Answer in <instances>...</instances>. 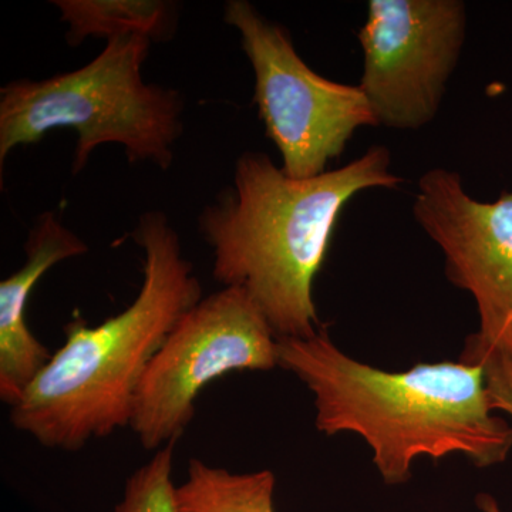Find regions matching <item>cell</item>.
Returning <instances> with one entry per match:
<instances>
[{"label": "cell", "instance_id": "obj_10", "mask_svg": "<svg viewBox=\"0 0 512 512\" xmlns=\"http://www.w3.org/2000/svg\"><path fill=\"white\" fill-rule=\"evenodd\" d=\"M274 490L272 471L231 473L191 460L175 498L180 512H274Z\"/></svg>", "mask_w": 512, "mask_h": 512}, {"label": "cell", "instance_id": "obj_14", "mask_svg": "<svg viewBox=\"0 0 512 512\" xmlns=\"http://www.w3.org/2000/svg\"><path fill=\"white\" fill-rule=\"evenodd\" d=\"M477 504L484 512H501L497 501H495L491 495H480V497L477 498Z\"/></svg>", "mask_w": 512, "mask_h": 512}, {"label": "cell", "instance_id": "obj_11", "mask_svg": "<svg viewBox=\"0 0 512 512\" xmlns=\"http://www.w3.org/2000/svg\"><path fill=\"white\" fill-rule=\"evenodd\" d=\"M69 25L70 45L86 37L143 35L160 39L173 22L174 6L160 0H55Z\"/></svg>", "mask_w": 512, "mask_h": 512}, {"label": "cell", "instance_id": "obj_3", "mask_svg": "<svg viewBox=\"0 0 512 512\" xmlns=\"http://www.w3.org/2000/svg\"><path fill=\"white\" fill-rule=\"evenodd\" d=\"M144 281L130 306L92 328L74 319L53 353L10 410L15 429L42 446L77 451L90 440L130 427L138 384L184 313L202 299L180 238L163 212L143 215Z\"/></svg>", "mask_w": 512, "mask_h": 512}, {"label": "cell", "instance_id": "obj_4", "mask_svg": "<svg viewBox=\"0 0 512 512\" xmlns=\"http://www.w3.org/2000/svg\"><path fill=\"white\" fill-rule=\"evenodd\" d=\"M150 37L117 36L82 69L42 82L19 80L0 89V168L10 151L35 144L49 131L77 133L72 173L86 167L94 148L123 144L130 163L173 161L183 101L177 92L147 84L141 67Z\"/></svg>", "mask_w": 512, "mask_h": 512}, {"label": "cell", "instance_id": "obj_8", "mask_svg": "<svg viewBox=\"0 0 512 512\" xmlns=\"http://www.w3.org/2000/svg\"><path fill=\"white\" fill-rule=\"evenodd\" d=\"M463 0H369L359 87L377 124L416 131L439 114L467 35Z\"/></svg>", "mask_w": 512, "mask_h": 512}, {"label": "cell", "instance_id": "obj_13", "mask_svg": "<svg viewBox=\"0 0 512 512\" xmlns=\"http://www.w3.org/2000/svg\"><path fill=\"white\" fill-rule=\"evenodd\" d=\"M491 409L508 414L512 420V377L497 369H484Z\"/></svg>", "mask_w": 512, "mask_h": 512}, {"label": "cell", "instance_id": "obj_1", "mask_svg": "<svg viewBox=\"0 0 512 512\" xmlns=\"http://www.w3.org/2000/svg\"><path fill=\"white\" fill-rule=\"evenodd\" d=\"M383 146L312 178H292L259 151L235 165L234 188L200 217L214 251V278L244 289L276 338H311L322 328L313 282L325 264L340 215L367 190L403 183Z\"/></svg>", "mask_w": 512, "mask_h": 512}, {"label": "cell", "instance_id": "obj_6", "mask_svg": "<svg viewBox=\"0 0 512 512\" xmlns=\"http://www.w3.org/2000/svg\"><path fill=\"white\" fill-rule=\"evenodd\" d=\"M278 366V338L244 289L227 286L184 313L138 384L130 427L147 450L177 443L205 386Z\"/></svg>", "mask_w": 512, "mask_h": 512}, {"label": "cell", "instance_id": "obj_9", "mask_svg": "<svg viewBox=\"0 0 512 512\" xmlns=\"http://www.w3.org/2000/svg\"><path fill=\"white\" fill-rule=\"evenodd\" d=\"M25 251L22 268L0 282V399L10 407L52 359L26 323L33 288L59 262L86 254L87 245L47 211L30 231Z\"/></svg>", "mask_w": 512, "mask_h": 512}, {"label": "cell", "instance_id": "obj_5", "mask_svg": "<svg viewBox=\"0 0 512 512\" xmlns=\"http://www.w3.org/2000/svg\"><path fill=\"white\" fill-rule=\"evenodd\" d=\"M224 20L241 35L255 77L254 101L266 136L292 178L326 173L362 127H377L359 84L333 82L313 72L289 33L247 0L225 5Z\"/></svg>", "mask_w": 512, "mask_h": 512}, {"label": "cell", "instance_id": "obj_12", "mask_svg": "<svg viewBox=\"0 0 512 512\" xmlns=\"http://www.w3.org/2000/svg\"><path fill=\"white\" fill-rule=\"evenodd\" d=\"M174 444L157 451L156 456L128 478L116 512H180L171 480Z\"/></svg>", "mask_w": 512, "mask_h": 512}, {"label": "cell", "instance_id": "obj_2", "mask_svg": "<svg viewBox=\"0 0 512 512\" xmlns=\"http://www.w3.org/2000/svg\"><path fill=\"white\" fill-rule=\"evenodd\" d=\"M278 366L315 397L322 433L359 434L384 483H406L416 458L461 454L478 467L507 460L512 424L495 417L480 366L421 363L390 373L345 355L322 326L311 338H278Z\"/></svg>", "mask_w": 512, "mask_h": 512}, {"label": "cell", "instance_id": "obj_7", "mask_svg": "<svg viewBox=\"0 0 512 512\" xmlns=\"http://www.w3.org/2000/svg\"><path fill=\"white\" fill-rule=\"evenodd\" d=\"M413 217L446 259L451 284L473 296L480 328L460 362L512 377V190L478 201L447 168L421 175Z\"/></svg>", "mask_w": 512, "mask_h": 512}]
</instances>
